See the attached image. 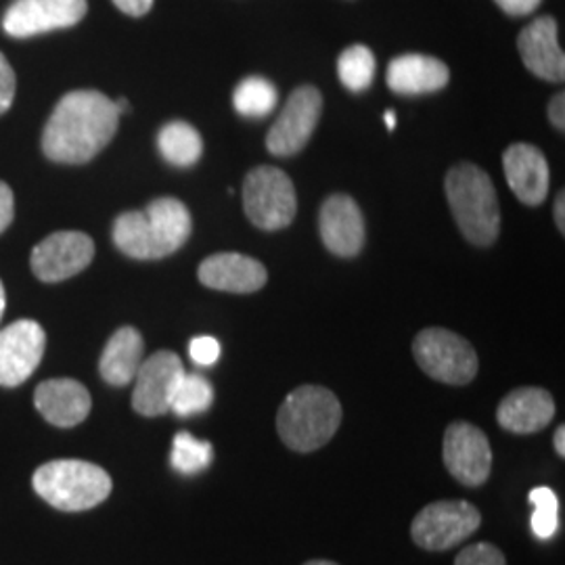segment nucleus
Segmentation results:
<instances>
[{"label": "nucleus", "instance_id": "obj_1", "mask_svg": "<svg viewBox=\"0 0 565 565\" xmlns=\"http://www.w3.org/2000/svg\"><path fill=\"white\" fill-rule=\"evenodd\" d=\"M120 111L99 90L67 93L42 132V151L51 162L86 163L116 137Z\"/></svg>", "mask_w": 565, "mask_h": 565}, {"label": "nucleus", "instance_id": "obj_2", "mask_svg": "<svg viewBox=\"0 0 565 565\" xmlns=\"http://www.w3.org/2000/svg\"><path fill=\"white\" fill-rule=\"evenodd\" d=\"M191 214L174 198H160L145 210L124 212L114 223V243L135 260H160L191 237Z\"/></svg>", "mask_w": 565, "mask_h": 565}, {"label": "nucleus", "instance_id": "obj_3", "mask_svg": "<svg viewBox=\"0 0 565 565\" xmlns=\"http://www.w3.org/2000/svg\"><path fill=\"white\" fill-rule=\"evenodd\" d=\"M340 398L323 385H300L287 394L277 413L282 445L294 452H315L331 443L342 425Z\"/></svg>", "mask_w": 565, "mask_h": 565}, {"label": "nucleus", "instance_id": "obj_4", "mask_svg": "<svg viewBox=\"0 0 565 565\" xmlns=\"http://www.w3.org/2000/svg\"><path fill=\"white\" fill-rule=\"evenodd\" d=\"M446 198L465 239L480 247L497 242L501 205L494 184L482 168L459 163L446 177Z\"/></svg>", "mask_w": 565, "mask_h": 565}, {"label": "nucleus", "instance_id": "obj_5", "mask_svg": "<svg viewBox=\"0 0 565 565\" xmlns=\"http://www.w3.org/2000/svg\"><path fill=\"white\" fill-rule=\"evenodd\" d=\"M32 486L49 505L78 513L105 503L114 482L99 465L60 459L41 465L32 476Z\"/></svg>", "mask_w": 565, "mask_h": 565}, {"label": "nucleus", "instance_id": "obj_6", "mask_svg": "<svg viewBox=\"0 0 565 565\" xmlns=\"http://www.w3.org/2000/svg\"><path fill=\"white\" fill-rule=\"evenodd\" d=\"M413 354L419 369L440 384L467 385L478 375L480 364L473 345L443 327L419 331L413 342Z\"/></svg>", "mask_w": 565, "mask_h": 565}, {"label": "nucleus", "instance_id": "obj_7", "mask_svg": "<svg viewBox=\"0 0 565 565\" xmlns=\"http://www.w3.org/2000/svg\"><path fill=\"white\" fill-rule=\"evenodd\" d=\"M243 207L252 224L263 231H279L296 218L298 200L291 179L273 166H260L243 182Z\"/></svg>", "mask_w": 565, "mask_h": 565}, {"label": "nucleus", "instance_id": "obj_8", "mask_svg": "<svg viewBox=\"0 0 565 565\" xmlns=\"http://www.w3.org/2000/svg\"><path fill=\"white\" fill-rule=\"evenodd\" d=\"M480 524L482 513L469 501H436L415 515L411 536L424 551H448L467 541Z\"/></svg>", "mask_w": 565, "mask_h": 565}, {"label": "nucleus", "instance_id": "obj_9", "mask_svg": "<svg viewBox=\"0 0 565 565\" xmlns=\"http://www.w3.org/2000/svg\"><path fill=\"white\" fill-rule=\"evenodd\" d=\"M323 97L315 86H300L285 103L266 137V149L277 158L300 153L321 120Z\"/></svg>", "mask_w": 565, "mask_h": 565}, {"label": "nucleus", "instance_id": "obj_10", "mask_svg": "<svg viewBox=\"0 0 565 565\" xmlns=\"http://www.w3.org/2000/svg\"><path fill=\"white\" fill-rule=\"evenodd\" d=\"M448 473L467 488L484 484L492 473V448L478 425L455 422L445 431L443 446Z\"/></svg>", "mask_w": 565, "mask_h": 565}, {"label": "nucleus", "instance_id": "obj_11", "mask_svg": "<svg viewBox=\"0 0 565 565\" xmlns=\"http://www.w3.org/2000/svg\"><path fill=\"white\" fill-rule=\"evenodd\" d=\"M184 375L181 356L160 350L142 361L135 375L132 408L142 417H162L170 413L174 392Z\"/></svg>", "mask_w": 565, "mask_h": 565}, {"label": "nucleus", "instance_id": "obj_12", "mask_svg": "<svg viewBox=\"0 0 565 565\" xmlns=\"http://www.w3.org/2000/svg\"><path fill=\"white\" fill-rule=\"evenodd\" d=\"M95 258V243L81 231H60L42 239L30 256L34 275L44 282L76 277Z\"/></svg>", "mask_w": 565, "mask_h": 565}, {"label": "nucleus", "instance_id": "obj_13", "mask_svg": "<svg viewBox=\"0 0 565 565\" xmlns=\"http://www.w3.org/2000/svg\"><path fill=\"white\" fill-rule=\"evenodd\" d=\"M86 0H18L2 18V28L13 39H30L65 30L84 20Z\"/></svg>", "mask_w": 565, "mask_h": 565}, {"label": "nucleus", "instance_id": "obj_14", "mask_svg": "<svg viewBox=\"0 0 565 565\" xmlns=\"http://www.w3.org/2000/svg\"><path fill=\"white\" fill-rule=\"evenodd\" d=\"M46 348V333L30 319L0 329V385L18 387L39 369Z\"/></svg>", "mask_w": 565, "mask_h": 565}, {"label": "nucleus", "instance_id": "obj_15", "mask_svg": "<svg viewBox=\"0 0 565 565\" xmlns=\"http://www.w3.org/2000/svg\"><path fill=\"white\" fill-rule=\"evenodd\" d=\"M321 239L324 247L340 256L352 258L364 245V218L361 207L348 195H331L321 207Z\"/></svg>", "mask_w": 565, "mask_h": 565}, {"label": "nucleus", "instance_id": "obj_16", "mask_svg": "<svg viewBox=\"0 0 565 565\" xmlns=\"http://www.w3.org/2000/svg\"><path fill=\"white\" fill-rule=\"evenodd\" d=\"M518 49L525 67L548 82H564L565 57L557 41V23L553 18H541L525 25L518 39Z\"/></svg>", "mask_w": 565, "mask_h": 565}, {"label": "nucleus", "instance_id": "obj_17", "mask_svg": "<svg viewBox=\"0 0 565 565\" xmlns=\"http://www.w3.org/2000/svg\"><path fill=\"white\" fill-rule=\"evenodd\" d=\"M507 182L525 205H541L548 193V163L530 142L511 145L503 156Z\"/></svg>", "mask_w": 565, "mask_h": 565}, {"label": "nucleus", "instance_id": "obj_18", "mask_svg": "<svg viewBox=\"0 0 565 565\" xmlns=\"http://www.w3.org/2000/svg\"><path fill=\"white\" fill-rule=\"evenodd\" d=\"M555 417V401L543 387H518L497 408V422L511 434H536Z\"/></svg>", "mask_w": 565, "mask_h": 565}, {"label": "nucleus", "instance_id": "obj_19", "mask_svg": "<svg viewBox=\"0 0 565 565\" xmlns=\"http://www.w3.org/2000/svg\"><path fill=\"white\" fill-rule=\"evenodd\" d=\"M200 281L228 294H254L268 281L264 264L243 254H216L200 266Z\"/></svg>", "mask_w": 565, "mask_h": 565}, {"label": "nucleus", "instance_id": "obj_20", "mask_svg": "<svg viewBox=\"0 0 565 565\" xmlns=\"http://www.w3.org/2000/svg\"><path fill=\"white\" fill-rule=\"evenodd\" d=\"M34 404L42 417L55 427H76L93 408L88 390L76 380L42 382L36 387Z\"/></svg>", "mask_w": 565, "mask_h": 565}, {"label": "nucleus", "instance_id": "obj_21", "mask_svg": "<svg viewBox=\"0 0 565 565\" xmlns=\"http://www.w3.org/2000/svg\"><path fill=\"white\" fill-rule=\"evenodd\" d=\"M450 72L436 57L429 55H401L387 65V86L398 95H424L445 88Z\"/></svg>", "mask_w": 565, "mask_h": 565}, {"label": "nucleus", "instance_id": "obj_22", "mask_svg": "<svg viewBox=\"0 0 565 565\" xmlns=\"http://www.w3.org/2000/svg\"><path fill=\"white\" fill-rule=\"evenodd\" d=\"M145 342L142 335L135 327H121L109 342L105 343L99 373L103 380L114 387H124L132 384L135 375L142 363Z\"/></svg>", "mask_w": 565, "mask_h": 565}, {"label": "nucleus", "instance_id": "obj_23", "mask_svg": "<svg viewBox=\"0 0 565 565\" xmlns=\"http://www.w3.org/2000/svg\"><path fill=\"white\" fill-rule=\"evenodd\" d=\"M158 147L166 162L189 168L202 158V135L186 121H170L158 135Z\"/></svg>", "mask_w": 565, "mask_h": 565}, {"label": "nucleus", "instance_id": "obj_24", "mask_svg": "<svg viewBox=\"0 0 565 565\" xmlns=\"http://www.w3.org/2000/svg\"><path fill=\"white\" fill-rule=\"evenodd\" d=\"M277 88L263 76H249L235 88L233 103L243 118H264L277 107Z\"/></svg>", "mask_w": 565, "mask_h": 565}, {"label": "nucleus", "instance_id": "obj_25", "mask_svg": "<svg viewBox=\"0 0 565 565\" xmlns=\"http://www.w3.org/2000/svg\"><path fill=\"white\" fill-rule=\"evenodd\" d=\"M375 55L369 46L354 44L338 60V74L343 86L352 93H363L375 81Z\"/></svg>", "mask_w": 565, "mask_h": 565}, {"label": "nucleus", "instance_id": "obj_26", "mask_svg": "<svg viewBox=\"0 0 565 565\" xmlns=\"http://www.w3.org/2000/svg\"><path fill=\"white\" fill-rule=\"evenodd\" d=\"M212 403H214L212 384L198 373H184L181 384L174 392L170 411L179 417H191V415L205 413Z\"/></svg>", "mask_w": 565, "mask_h": 565}, {"label": "nucleus", "instance_id": "obj_27", "mask_svg": "<svg viewBox=\"0 0 565 565\" xmlns=\"http://www.w3.org/2000/svg\"><path fill=\"white\" fill-rule=\"evenodd\" d=\"M214 459V450L210 443L193 438L189 431H179L172 443L170 463L182 476H195L207 469Z\"/></svg>", "mask_w": 565, "mask_h": 565}, {"label": "nucleus", "instance_id": "obj_28", "mask_svg": "<svg viewBox=\"0 0 565 565\" xmlns=\"http://www.w3.org/2000/svg\"><path fill=\"white\" fill-rule=\"evenodd\" d=\"M527 499L534 505V513L530 520L532 532L541 541H548L559 530V499L548 486L534 488Z\"/></svg>", "mask_w": 565, "mask_h": 565}, {"label": "nucleus", "instance_id": "obj_29", "mask_svg": "<svg viewBox=\"0 0 565 565\" xmlns=\"http://www.w3.org/2000/svg\"><path fill=\"white\" fill-rule=\"evenodd\" d=\"M455 565H507V559L499 546L476 543V545L465 546L463 551L457 555Z\"/></svg>", "mask_w": 565, "mask_h": 565}, {"label": "nucleus", "instance_id": "obj_30", "mask_svg": "<svg viewBox=\"0 0 565 565\" xmlns=\"http://www.w3.org/2000/svg\"><path fill=\"white\" fill-rule=\"evenodd\" d=\"M221 343L216 338L212 335H200V338H193L189 343V356L191 361L200 366H212L216 364V361L221 359Z\"/></svg>", "mask_w": 565, "mask_h": 565}, {"label": "nucleus", "instance_id": "obj_31", "mask_svg": "<svg viewBox=\"0 0 565 565\" xmlns=\"http://www.w3.org/2000/svg\"><path fill=\"white\" fill-rule=\"evenodd\" d=\"M15 86H18L15 72L9 65L7 57L0 53V116L9 111L11 103L15 99Z\"/></svg>", "mask_w": 565, "mask_h": 565}, {"label": "nucleus", "instance_id": "obj_32", "mask_svg": "<svg viewBox=\"0 0 565 565\" xmlns=\"http://www.w3.org/2000/svg\"><path fill=\"white\" fill-rule=\"evenodd\" d=\"M13 216H15L13 191L9 189V184L0 182V233L9 228V224L13 223Z\"/></svg>", "mask_w": 565, "mask_h": 565}, {"label": "nucleus", "instance_id": "obj_33", "mask_svg": "<svg viewBox=\"0 0 565 565\" xmlns=\"http://www.w3.org/2000/svg\"><path fill=\"white\" fill-rule=\"evenodd\" d=\"M507 15H513V18H520V15H527L532 13L543 0H494Z\"/></svg>", "mask_w": 565, "mask_h": 565}, {"label": "nucleus", "instance_id": "obj_34", "mask_svg": "<svg viewBox=\"0 0 565 565\" xmlns=\"http://www.w3.org/2000/svg\"><path fill=\"white\" fill-rule=\"evenodd\" d=\"M114 4L130 18H141L151 11L153 0H114Z\"/></svg>", "mask_w": 565, "mask_h": 565}, {"label": "nucleus", "instance_id": "obj_35", "mask_svg": "<svg viewBox=\"0 0 565 565\" xmlns=\"http://www.w3.org/2000/svg\"><path fill=\"white\" fill-rule=\"evenodd\" d=\"M565 95L559 93L555 95L551 103H548V120L557 128V130H564L565 128Z\"/></svg>", "mask_w": 565, "mask_h": 565}, {"label": "nucleus", "instance_id": "obj_36", "mask_svg": "<svg viewBox=\"0 0 565 565\" xmlns=\"http://www.w3.org/2000/svg\"><path fill=\"white\" fill-rule=\"evenodd\" d=\"M565 195L564 193H559L557 195V202H555V223H557V228H559V233L564 235L565 233Z\"/></svg>", "mask_w": 565, "mask_h": 565}, {"label": "nucleus", "instance_id": "obj_37", "mask_svg": "<svg viewBox=\"0 0 565 565\" xmlns=\"http://www.w3.org/2000/svg\"><path fill=\"white\" fill-rule=\"evenodd\" d=\"M553 443H555V450H557V455L564 459L565 457V427L564 425H559L557 427V431H555V438H553Z\"/></svg>", "mask_w": 565, "mask_h": 565}, {"label": "nucleus", "instance_id": "obj_38", "mask_svg": "<svg viewBox=\"0 0 565 565\" xmlns=\"http://www.w3.org/2000/svg\"><path fill=\"white\" fill-rule=\"evenodd\" d=\"M4 306H7V298H4V285L0 281V321H2V315H4Z\"/></svg>", "mask_w": 565, "mask_h": 565}, {"label": "nucleus", "instance_id": "obj_39", "mask_svg": "<svg viewBox=\"0 0 565 565\" xmlns=\"http://www.w3.org/2000/svg\"><path fill=\"white\" fill-rule=\"evenodd\" d=\"M385 124H387L390 130L396 128V116H394V111H387V114H385Z\"/></svg>", "mask_w": 565, "mask_h": 565}, {"label": "nucleus", "instance_id": "obj_40", "mask_svg": "<svg viewBox=\"0 0 565 565\" xmlns=\"http://www.w3.org/2000/svg\"><path fill=\"white\" fill-rule=\"evenodd\" d=\"M303 565H340L335 562H327V559H312V562H306Z\"/></svg>", "mask_w": 565, "mask_h": 565}]
</instances>
